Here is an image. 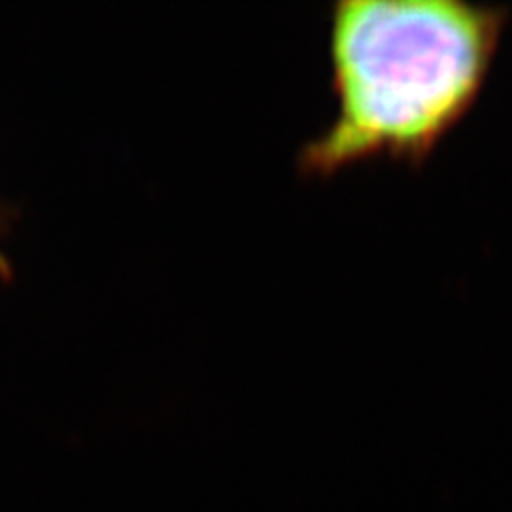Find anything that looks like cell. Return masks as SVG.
I'll list each match as a JSON object with an SVG mask.
<instances>
[{
	"label": "cell",
	"mask_w": 512,
	"mask_h": 512,
	"mask_svg": "<svg viewBox=\"0 0 512 512\" xmlns=\"http://www.w3.org/2000/svg\"><path fill=\"white\" fill-rule=\"evenodd\" d=\"M498 11L453 0H340L329 13L335 114L301 148L308 178L389 158L421 165L466 116L498 41Z\"/></svg>",
	"instance_id": "1"
},
{
	"label": "cell",
	"mask_w": 512,
	"mask_h": 512,
	"mask_svg": "<svg viewBox=\"0 0 512 512\" xmlns=\"http://www.w3.org/2000/svg\"><path fill=\"white\" fill-rule=\"evenodd\" d=\"M0 269H3V259H0Z\"/></svg>",
	"instance_id": "2"
}]
</instances>
